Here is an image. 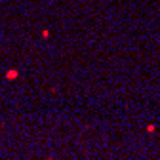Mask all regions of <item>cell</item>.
<instances>
[{"mask_svg": "<svg viewBox=\"0 0 160 160\" xmlns=\"http://www.w3.org/2000/svg\"><path fill=\"white\" fill-rule=\"evenodd\" d=\"M17 75H19V72H17L16 69H10L8 75H6V78H8V80H13V78H17Z\"/></svg>", "mask_w": 160, "mask_h": 160, "instance_id": "6da1fadb", "label": "cell"}, {"mask_svg": "<svg viewBox=\"0 0 160 160\" xmlns=\"http://www.w3.org/2000/svg\"><path fill=\"white\" fill-rule=\"evenodd\" d=\"M145 130H147L149 134H155V132H156V126H155V124H147V128H145Z\"/></svg>", "mask_w": 160, "mask_h": 160, "instance_id": "7a4b0ae2", "label": "cell"}]
</instances>
